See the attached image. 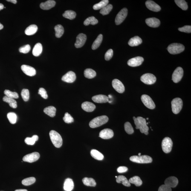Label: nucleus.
Wrapping results in <instances>:
<instances>
[{
	"label": "nucleus",
	"instance_id": "obj_1",
	"mask_svg": "<svg viewBox=\"0 0 191 191\" xmlns=\"http://www.w3.org/2000/svg\"><path fill=\"white\" fill-rule=\"evenodd\" d=\"M134 120L136 126V129H140L142 133L148 135L149 128L146 124V121L145 119L142 117H137Z\"/></svg>",
	"mask_w": 191,
	"mask_h": 191
},
{
	"label": "nucleus",
	"instance_id": "obj_2",
	"mask_svg": "<svg viewBox=\"0 0 191 191\" xmlns=\"http://www.w3.org/2000/svg\"><path fill=\"white\" fill-rule=\"evenodd\" d=\"M109 119L107 116L102 115L93 119L89 123L90 127L92 128L99 127L106 124Z\"/></svg>",
	"mask_w": 191,
	"mask_h": 191
},
{
	"label": "nucleus",
	"instance_id": "obj_3",
	"mask_svg": "<svg viewBox=\"0 0 191 191\" xmlns=\"http://www.w3.org/2000/svg\"><path fill=\"white\" fill-rule=\"evenodd\" d=\"M49 135L52 142L56 147L59 148L62 146V139L59 134L56 131L51 130L50 131Z\"/></svg>",
	"mask_w": 191,
	"mask_h": 191
},
{
	"label": "nucleus",
	"instance_id": "obj_4",
	"mask_svg": "<svg viewBox=\"0 0 191 191\" xmlns=\"http://www.w3.org/2000/svg\"><path fill=\"white\" fill-rule=\"evenodd\" d=\"M185 47L182 44L180 43H172L167 48L168 51L171 54H177L184 51Z\"/></svg>",
	"mask_w": 191,
	"mask_h": 191
},
{
	"label": "nucleus",
	"instance_id": "obj_5",
	"mask_svg": "<svg viewBox=\"0 0 191 191\" xmlns=\"http://www.w3.org/2000/svg\"><path fill=\"white\" fill-rule=\"evenodd\" d=\"M133 162L140 163H152V159L148 155L133 156L130 158Z\"/></svg>",
	"mask_w": 191,
	"mask_h": 191
},
{
	"label": "nucleus",
	"instance_id": "obj_6",
	"mask_svg": "<svg viewBox=\"0 0 191 191\" xmlns=\"http://www.w3.org/2000/svg\"><path fill=\"white\" fill-rule=\"evenodd\" d=\"M171 105L173 113L175 114H178L182 108L183 101L180 98H176L172 101Z\"/></svg>",
	"mask_w": 191,
	"mask_h": 191
},
{
	"label": "nucleus",
	"instance_id": "obj_7",
	"mask_svg": "<svg viewBox=\"0 0 191 191\" xmlns=\"http://www.w3.org/2000/svg\"><path fill=\"white\" fill-rule=\"evenodd\" d=\"M162 148L163 152L166 153H170L172 150L173 142L171 139L166 137L163 139L162 142Z\"/></svg>",
	"mask_w": 191,
	"mask_h": 191
},
{
	"label": "nucleus",
	"instance_id": "obj_8",
	"mask_svg": "<svg viewBox=\"0 0 191 191\" xmlns=\"http://www.w3.org/2000/svg\"><path fill=\"white\" fill-rule=\"evenodd\" d=\"M140 80L146 84L152 85L155 83L157 78L153 74L151 73H146L141 76Z\"/></svg>",
	"mask_w": 191,
	"mask_h": 191
},
{
	"label": "nucleus",
	"instance_id": "obj_9",
	"mask_svg": "<svg viewBox=\"0 0 191 191\" xmlns=\"http://www.w3.org/2000/svg\"><path fill=\"white\" fill-rule=\"evenodd\" d=\"M141 100L144 105L149 109H153L155 108V103L149 96L143 94L141 96Z\"/></svg>",
	"mask_w": 191,
	"mask_h": 191
},
{
	"label": "nucleus",
	"instance_id": "obj_10",
	"mask_svg": "<svg viewBox=\"0 0 191 191\" xmlns=\"http://www.w3.org/2000/svg\"><path fill=\"white\" fill-rule=\"evenodd\" d=\"M128 10L126 8H124L117 13L115 19V23L117 25H119L124 20L127 16Z\"/></svg>",
	"mask_w": 191,
	"mask_h": 191
},
{
	"label": "nucleus",
	"instance_id": "obj_11",
	"mask_svg": "<svg viewBox=\"0 0 191 191\" xmlns=\"http://www.w3.org/2000/svg\"><path fill=\"white\" fill-rule=\"evenodd\" d=\"M184 71L181 67H178L175 70L172 76V80L175 83H177L181 80L183 76Z\"/></svg>",
	"mask_w": 191,
	"mask_h": 191
},
{
	"label": "nucleus",
	"instance_id": "obj_12",
	"mask_svg": "<svg viewBox=\"0 0 191 191\" xmlns=\"http://www.w3.org/2000/svg\"><path fill=\"white\" fill-rule=\"evenodd\" d=\"M40 158V154L36 152L27 154L23 158V160L27 162L32 163L37 161Z\"/></svg>",
	"mask_w": 191,
	"mask_h": 191
},
{
	"label": "nucleus",
	"instance_id": "obj_13",
	"mask_svg": "<svg viewBox=\"0 0 191 191\" xmlns=\"http://www.w3.org/2000/svg\"><path fill=\"white\" fill-rule=\"evenodd\" d=\"M112 85L113 88L117 92L121 94L125 91V88L124 85L118 79H114L112 82Z\"/></svg>",
	"mask_w": 191,
	"mask_h": 191
},
{
	"label": "nucleus",
	"instance_id": "obj_14",
	"mask_svg": "<svg viewBox=\"0 0 191 191\" xmlns=\"http://www.w3.org/2000/svg\"><path fill=\"white\" fill-rule=\"evenodd\" d=\"M86 36L83 33H80L76 37V41L75 46L76 48H81L84 45L86 40Z\"/></svg>",
	"mask_w": 191,
	"mask_h": 191
},
{
	"label": "nucleus",
	"instance_id": "obj_15",
	"mask_svg": "<svg viewBox=\"0 0 191 191\" xmlns=\"http://www.w3.org/2000/svg\"><path fill=\"white\" fill-rule=\"evenodd\" d=\"M143 58L140 56L132 58L128 62V65L130 66L136 67L140 66L143 62Z\"/></svg>",
	"mask_w": 191,
	"mask_h": 191
},
{
	"label": "nucleus",
	"instance_id": "obj_16",
	"mask_svg": "<svg viewBox=\"0 0 191 191\" xmlns=\"http://www.w3.org/2000/svg\"><path fill=\"white\" fill-rule=\"evenodd\" d=\"M76 74L74 72L69 71L62 76V80L68 83H72L76 80Z\"/></svg>",
	"mask_w": 191,
	"mask_h": 191
},
{
	"label": "nucleus",
	"instance_id": "obj_17",
	"mask_svg": "<svg viewBox=\"0 0 191 191\" xmlns=\"http://www.w3.org/2000/svg\"><path fill=\"white\" fill-rule=\"evenodd\" d=\"M21 69L24 74L30 76H34L36 74V70L33 67L26 65H22Z\"/></svg>",
	"mask_w": 191,
	"mask_h": 191
},
{
	"label": "nucleus",
	"instance_id": "obj_18",
	"mask_svg": "<svg viewBox=\"0 0 191 191\" xmlns=\"http://www.w3.org/2000/svg\"><path fill=\"white\" fill-rule=\"evenodd\" d=\"M114 136V132L112 130L105 129L102 130L100 133L99 137L103 139H109Z\"/></svg>",
	"mask_w": 191,
	"mask_h": 191
},
{
	"label": "nucleus",
	"instance_id": "obj_19",
	"mask_svg": "<svg viewBox=\"0 0 191 191\" xmlns=\"http://www.w3.org/2000/svg\"><path fill=\"white\" fill-rule=\"evenodd\" d=\"M146 5L147 8L153 11L158 12L161 10L160 6L152 1H146Z\"/></svg>",
	"mask_w": 191,
	"mask_h": 191
},
{
	"label": "nucleus",
	"instance_id": "obj_20",
	"mask_svg": "<svg viewBox=\"0 0 191 191\" xmlns=\"http://www.w3.org/2000/svg\"><path fill=\"white\" fill-rule=\"evenodd\" d=\"M178 183V179L173 176L167 178L165 181V185L171 188L176 187Z\"/></svg>",
	"mask_w": 191,
	"mask_h": 191
},
{
	"label": "nucleus",
	"instance_id": "obj_21",
	"mask_svg": "<svg viewBox=\"0 0 191 191\" xmlns=\"http://www.w3.org/2000/svg\"><path fill=\"white\" fill-rule=\"evenodd\" d=\"M146 22L149 26L153 28H157L158 27L160 24V20L154 18L146 19Z\"/></svg>",
	"mask_w": 191,
	"mask_h": 191
},
{
	"label": "nucleus",
	"instance_id": "obj_22",
	"mask_svg": "<svg viewBox=\"0 0 191 191\" xmlns=\"http://www.w3.org/2000/svg\"><path fill=\"white\" fill-rule=\"evenodd\" d=\"M92 99L94 102L97 103H105L109 101V98L108 96L103 94L94 96Z\"/></svg>",
	"mask_w": 191,
	"mask_h": 191
},
{
	"label": "nucleus",
	"instance_id": "obj_23",
	"mask_svg": "<svg viewBox=\"0 0 191 191\" xmlns=\"http://www.w3.org/2000/svg\"><path fill=\"white\" fill-rule=\"evenodd\" d=\"M82 107L84 111L87 112H92L96 108L95 105L91 102H85L82 103Z\"/></svg>",
	"mask_w": 191,
	"mask_h": 191
},
{
	"label": "nucleus",
	"instance_id": "obj_24",
	"mask_svg": "<svg viewBox=\"0 0 191 191\" xmlns=\"http://www.w3.org/2000/svg\"><path fill=\"white\" fill-rule=\"evenodd\" d=\"M56 5V2L54 1H49L42 3L40 5V8L44 10H48L54 7Z\"/></svg>",
	"mask_w": 191,
	"mask_h": 191
},
{
	"label": "nucleus",
	"instance_id": "obj_25",
	"mask_svg": "<svg viewBox=\"0 0 191 191\" xmlns=\"http://www.w3.org/2000/svg\"><path fill=\"white\" fill-rule=\"evenodd\" d=\"M142 42V39L138 36H135L130 40L128 44L130 46L133 47L137 46Z\"/></svg>",
	"mask_w": 191,
	"mask_h": 191
},
{
	"label": "nucleus",
	"instance_id": "obj_26",
	"mask_svg": "<svg viewBox=\"0 0 191 191\" xmlns=\"http://www.w3.org/2000/svg\"><path fill=\"white\" fill-rule=\"evenodd\" d=\"M74 183L72 180L68 178L65 180L64 184V189L66 191H71L74 188Z\"/></svg>",
	"mask_w": 191,
	"mask_h": 191
},
{
	"label": "nucleus",
	"instance_id": "obj_27",
	"mask_svg": "<svg viewBox=\"0 0 191 191\" xmlns=\"http://www.w3.org/2000/svg\"><path fill=\"white\" fill-rule=\"evenodd\" d=\"M38 29L37 26L35 24H32L26 29L25 33L27 36H31L36 32Z\"/></svg>",
	"mask_w": 191,
	"mask_h": 191
},
{
	"label": "nucleus",
	"instance_id": "obj_28",
	"mask_svg": "<svg viewBox=\"0 0 191 191\" xmlns=\"http://www.w3.org/2000/svg\"><path fill=\"white\" fill-rule=\"evenodd\" d=\"M56 108L54 107L51 106L44 108V112L51 117H54L56 115Z\"/></svg>",
	"mask_w": 191,
	"mask_h": 191
},
{
	"label": "nucleus",
	"instance_id": "obj_29",
	"mask_svg": "<svg viewBox=\"0 0 191 191\" xmlns=\"http://www.w3.org/2000/svg\"><path fill=\"white\" fill-rule=\"evenodd\" d=\"M43 47L40 43L36 44L33 49L32 54L35 56H38L41 54L42 52Z\"/></svg>",
	"mask_w": 191,
	"mask_h": 191
},
{
	"label": "nucleus",
	"instance_id": "obj_30",
	"mask_svg": "<svg viewBox=\"0 0 191 191\" xmlns=\"http://www.w3.org/2000/svg\"><path fill=\"white\" fill-rule=\"evenodd\" d=\"M116 181L117 183H122L125 186L129 187L131 186L130 183L126 177L123 175H119L116 179Z\"/></svg>",
	"mask_w": 191,
	"mask_h": 191
},
{
	"label": "nucleus",
	"instance_id": "obj_31",
	"mask_svg": "<svg viewBox=\"0 0 191 191\" xmlns=\"http://www.w3.org/2000/svg\"><path fill=\"white\" fill-rule=\"evenodd\" d=\"M3 101L9 103L10 106L12 108H16L17 107V103L14 99L10 98L5 96L3 98Z\"/></svg>",
	"mask_w": 191,
	"mask_h": 191
},
{
	"label": "nucleus",
	"instance_id": "obj_32",
	"mask_svg": "<svg viewBox=\"0 0 191 191\" xmlns=\"http://www.w3.org/2000/svg\"><path fill=\"white\" fill-rule=\"evenodd\" d=\"M91 156L96 160H102L104 158V156L103 154L99 152V151L95 149H92L90 153Z\"/></svg>",
	"mask_w": 191,
	"mask_h": 191
},
{
	"label": "nucleus",
	"instance_id": "obj_33",
	"mask_svg": "<svg viewBox=\"0 0 191 191\" xmlns=\"http://www.w3.org/2000/svg\"><path fill=\"white\" fill-rule=\"evenodd\" d=\"M82 182L85 186H95L96 185V183L94 179L91 178H88L85 177L82 180Z\"/></svg>",
	"mask_w": 191,
	"mask_h": 191
},
{
	"label": "nucleus",
	"instance_id": "obj_34",
	"mask_svg": "<svg viewBox=\"0 0 191 191\" xmlns=\"http://www.w3.org/2000/svg\"><path fill=\"white\" fill-rule=\"evenodd\" d=\"M102 40H103V35L101 34L99 35L92 46V49L94 50L98 48L102 43Z\"/></svg>",
	"mask_w": 191,
	"mask_h": 191
},
{
	"label": "nucleus",
	"instance_id": "obj_35",
	"mask_svg": "<svg viewBox=\"0 0 191 191\" xmlns=\"http://www.w3.org/2000/svg\"><path fill=\"white\" fill-rule=\"evenodd\" d=\"M54 29L55 31L56 37L60 38L61 37L64 32L63 27L60 24H58L55 26Z\"/></svg>",
	"mask_w": 191,
	"mask_h": 191
},
{
	"label": "nucleus",
	"instance_id": "obj_36",
	"mask_svg": "<svg viewBox=\"0 0 191 191\" xmlns=\"http://www.w3.org/2000/svg\"><path fill=\"white\" fill-rule=\"evenodd\" d=\"M84 75L85 77L88 79H92L95 77L96 75V72L91 69L88 68L84 72Z\"/></svg>",
	"mask_w": 191,
	"mask_h": 191
},
{
	"label": "nucleus",
	"instance_id": "obj_37",
	"mask_svg": "<svg viewBox=\"0 0 191 191\" xmlns=\"http://www.w3.org/2000/svg\"><path fill=\"white\" fill-rule=\"evenodd\" d=\"M63 16L66 19L72 20L76 18V13L75 12L73 11L67 10L63 14Z\"/></svg>",
	"mask_w": 191,
	"mask_h": 191
},
{
	"label": "nucleus",
	"instance_id": "obj_38",
	"mask_svg": "<svg viewBox=\"0 0 191 191\" xmlns=\"http://www.w3.org/2000/svg\"><path fill=\"white\" fill-rule=\"evenodd\" d=\"M108 3H109V1L108 0H103V1H101L98 3L94 4L93 6V9L94 10L101 9L105 6L107 5Z\"/></svg>",
	"mask_w": 191,
	"mask_h": 191
},
{
	"label": "nucleus",
	"instance_id": "obj_39",
	"mask_svg": "<svg viewBox=\"0 0 191 191\" xmlns=\"http://www.w3.org/2000/svg\"><path fill=\"white\" fill-rule=\"evenodd\" d=\"M129 181L130 183L134 184L137 186H140L142 184V181L140 177L137 176H134L131 178L130 179Z\"/></svg>",
	"mask_w": 191,
	"mask_h": 191
},
{
	"label": "nucleus",
	"instance_id": "obj_40",
	"mask_svg": "<svg viewBox=\"0 0 191 191\" xmlns=\"http://www.w3.org/2000/svg\"><path fill=\"white\" fill-rule=\"evenodd\" d=\"M98 23V21L94 16L90 17L87 18L84 21V24L85 26H88L90 24L94 25L97 24Z\"/></svg>",
	"mask_w": 191,
	"mask_h": 191
},
{
	"label": "nucleus",
	"instance_id": "obj_41",
	"mask_svg": "<svg viewBox=\"0 0 191 191\" xmlns=\"http://www.w3.org/2000/svg\"><path fill=\"white\" fill-rule=\"evenodd\" d=\"M113 5L111 4H108L103 8L101 9L100 13L103 15H105L109 14L110 12L112 10Z\"/></svg>",
	"mask_w": 191,
	"mask_h": 191
},
{
	"label": "nucleus",
	"instance_id": "obj_42",
	"mask_svg": "<svg viewBox=\"0 0 191 191\" xmlns=\"http://www.w3.org/2000/svg\"><path fill=\"white\" fill-rule=\"evenodd\" d=\"M4 94L7 97L13 99L19 98V94L16 92H12L8 90H5L4 91Z\"/></svg>",
	"mask_w": 191,
	"mask_h": 191
},
{
	"label": "nucleus",
	"instance_id": "obj_43",
	"mask_svg": "<svg viewBox=\"0 0 191 191\" xmlns=\"http://www.w3.org/2000/svg\"><path fill=\"white\" fill-rule=\"evenodd\" d=\"M175 3L179 7L182 9L186 10L188 8V6L187 3L184 0H175Z\"/></svg>",
	"mask_w": 191,
	"mask_h": 191
},
{
	"label": "nucleus",
	"instance_id": "obj_44",
	"mask_svg": "<svg viewBox=\"0 0 191 191\" xmlns=\"http://www.w3.org/2000/svg\"><path fill=\"white\" fill-rule=\"evenodd\" d=\"M39 137L37 135H34L32 137H27L25 139V142L27 144L30 145H33L35 142L38 140Z\"/></svg>",
	"mask_w": 191,
	"mask_h": 191
},
{
	"label": "nucleus",
	"instance_id": "obj_45",
	"mask_svg": "<svg viewBox=\"0 0 191 191\" xmlns=\"http://www.w3.org/2000/svg\"><path fill=\"white\" fill-rule=\"evenodd\" d=\"M36 178L34 177H29L26 178L22 180V184L24 186H28L36 182Z\"/></svg>",
	"mask_w": 191,
	"mask_h": 191
},
{
	"label": "nucleus",
	"instance_id": "obj_46",
	"mask_svg": "<svg viewBox=\"0 0 191 191\" xmlns=\"http://www.w3.org/2000/svg\"><path fill=\"white\" fill-rule=\"evenodd\" d=\"M7 117L9 121L11 124H15L16 123L17 117L15 113L13 112L9 113L7 114Z\"/></svg>",
	"mask_w": 191,
	"mask_h": 191
},
{
	"label": "nucleus",
	"instance_id": "obj_47",
	"mask_svg": "<svg viewBox=\"0 0 191 191\" xmlns=\"http://www.w3.org/2000/svg\"><path fill=\"white\" fill-rule=\"evenodd\" d=\"M124 128L125 131L128 134H132L134 133V130L130 123L127 122L125 124Z\"/></svg>",
	"mask_w": 191,
	"mask_h": 191
},
{
	"label": "nucleus",
	"instance_id": "obj_48",
	"mask_svg": "<svg viewBox=\"0 0 191 191\" xmlns=\"http://www.w3.org/2000/svg\"><path fill=\"white\" fill-rule=\"evenodd\" d=\"M21 95L24 101H28L30 98V93H29L28 90L23 89L21 91Z\"/></svg>",
	"mask_w": 191,
	"mask_h": 191
},
{
	"label": "nucleus",
	"instance_id": "obj_49",
	"mask_svg": "<svg viewBox=\"0 0 191 191\" xmlns=\"http://www.w3.org/2000/svg\"><path fill=\"white\" fill-rule=\"evenodd\" d=\"M63 120L65 123L67 124L71 123L74 122L73 117L68 113H66L65 114V116L63 117Z\"/></svg>",
	"mask_w": 191,
	"mask_h": 191
},
{
	"label": "nucleus",
	"instance_id": "obj_50",
	"mask_svg": "<svg viewBox=\"0 0 191 191\" xmlns=\"http://www.w3.org/2000/svg\"><path fill=\"white\" fill-rule=\"evenodd\" d=\"M30 47L28 44L21 47L19 49V51L21 53H26L30 51Z\"/></svg>",
	"mask_w": 191,
	"mask_h": 191
},
{
	"label": "nucleus",
	"instance_id": "obj_51",
	"mask_svg": "<svg viewBox=\"0 0 191 191\" xmlns=\"http://www.w3.org/2000/svg\"><path fill=\"white\" fill-rule=\"evenodd\" d=\"M113 55V51L111 49H110L107 51L105 55V60L109 61L112 57Z\"/></svg>",
	"mask_w": 191,
	"mask_h": 191
},
{
	"label": "nucleus",
	"instance_id": "obj_52",
	"mask_svg": "<svg viewBox=\"0 0 191 191\" xmlns=\"http://www.w3.org/2000/svg\"><path fill=\"white\" fill-rule=\"evenodd\" d=\"M38 94H40L42 97L44 99H46L48 98V96L47 91L43 88H40L38 91Z\"/></svg>",
	"mask_w": 191,
	"mask_h": 191
},
{
	"label": "nucleus",
	"instance_id": "obj_53",
	"mask_svg": "<svg viewBox=\"0 0 191 191\" xmlns=\"http://www.w3.org/2000/svg\"><path fill=\"white\" fill-rule=\"evenodd\" d=\"M179 31L187 33H191V26H185L184 27L178 28Z\"/></svg>",
	"mask_w": 191,
	"mask_h": 191
},
{
	"label": "nucleus",
	"instance_id": "obj_54",
	"mask_svg": "<svg viewBox=\"0 0 191 191\" xmlns=\"http://www.w3.org/2000/svg\"><path fill=\"white\" fill-rule=\"evenodd\" d=\"M158 191H172L171 188L166 185H162L159 188Z\"/></svg>",
	"mask_w": 191,
	"mask_h": 191
},
{
	"label": "nucleus",
	"instance_id": "obj_55",
	"mask_svg": "<svg viewBox=\"0 0 191 191\" xmlns=\"http://www.w3.org/2000/svg\"><path fill=\"white\" fill-rule=\"evenodd\" d=\"M128 168L125 166H120L117 169V171L120 173H123L127 171Z\"/></svg>",
	"mask_w": 191,
	"mask_h": 191
},
{
	"label": "nucleus",
	"instance_id": "obj_56",
	"mask_svg": "<svg viewBox=\"0 0 191 191\" xmlns=\"http://www.w3.org/2000/svg\"><path fill=\"white\" fill-rule=\"evenodd\" d=\"M7 1H8V2L13 3L14 4H16L17 2V1L16 0H7Z\"/></svg>",
	"mask_w": 191,
	"mask_h": 191
},
{
	"label": "nucleus",
	"instance_id": "obj_57",
	"mask_svg": "<svg viewBox=\"0 0 191 191\" xmlns=\"http://www.w3.org/2000/svg\"><path fill=\"white\" fill-rule=\"evenodd\" d=\"M4 8V5L3 4L0 3V10L3 9Z\"/></svg>",
	"mask_w": 191,
	"mask_h": 191
},
{
	"label": "nucleus",
	"instance_id": "obj_58",
	"mask_svg": "<svg viewBox=\"0 0 191 191\" xmlns=\"http://www.w3.org/2000/svg\"><path fill=\"white\" fill-rule=\"evenodd\" d=\"M15 191H28L26 189H18V190H16Z\"/></svg>",
	"mask_w": 191,
	"mask_h": 191
},
{
	"label": "nucleus",
	"instance_id": "obj_59",
	"mask_svg": "<svg viewBox=\"0 0 191 191\" xmlns=\"http://www.w3.org/2000/svg\"><path fill=\"white\" fill-rule=\"evenodd\" d=\"M3 24H1V23H0V30H2L3 28Z\"/></svg>",
	"mask_w": 191,
	"mask_h": 191
},
{
	"label": "nucleus",
	"instance_id": "obj_60",
	"mask_svg": "<svg viewBox=\"0 0 191 191\" xmlns=\"http://www.w3.org/2000/svg\"><path fill=\"white\" fill-rule=\"evenodd\" d=\"M108 97L109 98V99L111 98L112 97V96H111V95H109Z\"/></svg>",
	"mask_w": 191,
	"mask_h": 191
},
{
	"label": "nucleus",
	"instance_id": "obj_61",
	"mask_svg": "<svg viewBox=\"0 0 191 191\" xmlns=\"http://www.w3.org/2000/svg\"><path fill=\"white\" fill-rule=\"evenodd\" d=\"M138 155H139V156H140V155H141V153H139Z\"/></svg>",
	"mask_w": 191,
	"mask_h": 191
},
{
	"label": "nucleus",
	"instance_id": "obj_62",
	"mask_svg": "<svg viewBox=\"0 0 191 191\" xmlns=\"http://www.w3.org/2000/svg\"><path fill=\"white\" fill-rule=\"evenodd\" d=\"M136 119V117H133V119H134H134Z\"/></svg>",
	"mask_w": 191,
	"mask_h": 191
},
{
	"label": "nucleus",
	"instance_id": "obj_63",
	"mask_svg": "<svg viewBox=\"0 0 191 191\" xmlns=\"http://www.w3.org/2000/svg\"><path fill=\"white\" fill-rule=\"evenodd\" d=\"M146 119L148 120V118H146Z\"/></svg>",
	"mask_w": 191,
	"mask_h": 191
},
{
	"label": "nucleus",
	"instance_id": "obj_64",
	"mask_svg": "<svg viewBox=\"0 0 191 191\" xmlns=\"http://www.w3.org/2000/svg\"><path fill=\"white\" fill-rule=\"evenodd\" d=\"M115 177H116V178H117V176H115Z\"/></svg>",
	"mask_w": 191,
	"mask_h": 191
}]
</instances>
